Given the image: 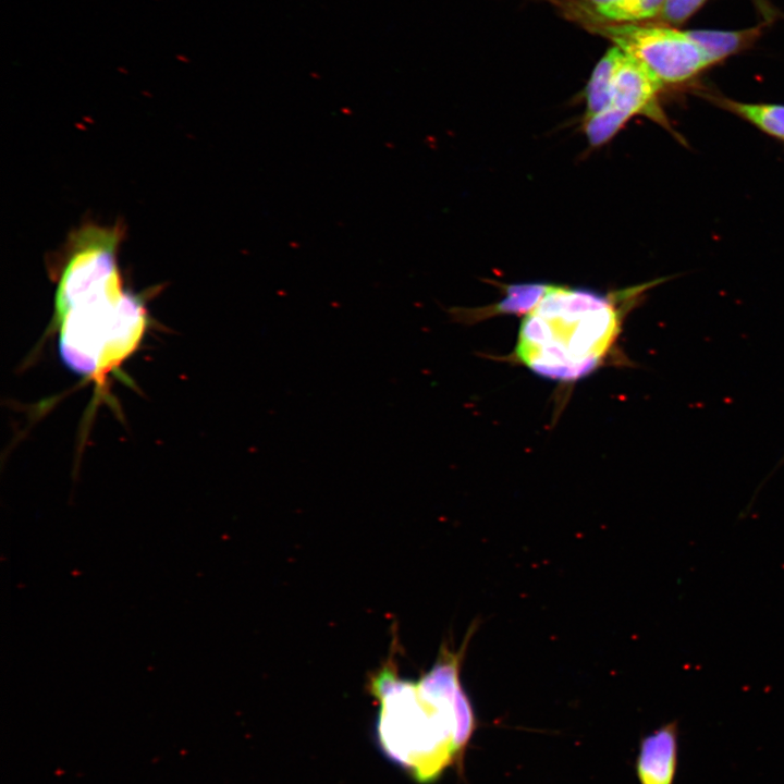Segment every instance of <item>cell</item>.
Wrapping results in <instances>:
<instances>
[{"mask_svg":"<svg viewBox=\"0 0 784 784\" xmlns=\"http://www.w3.org/2000/svg\"><path fill=\"white\" fill-rule=\"evenodd\" d=\"M549 283H515L503 286L504 297L497 304L488 307L481 314L473 315H527L530 313L547 292L551 289Z\"/></svg>","mask_w":784,"mask_h":784,"instance_id":"9","label":"cell"},{"mask_svg":"<svg viewBox=\"0 0 784 784\" xmlns=\"http://www.w3.org/2000/svg\"><path fill=\"white\" fill-rule=\"evenodd\" d=\"M707 0H664L658 15L663 24L678 25L694 15Z\"/></svg>","mask_w":784,"mask_h":784,"instance_id":"13","label":"cell"},{"mask_svg":"<svg viewBox=\"0 0 784 784\" xmlns=\"http://www.w3.org/2000/svg\"><path fill=\"white\" fill-rule=\"evenodd\" d=\"M679 728L667 722L642 737L636 760L640 784H674L678 768Z\"/></svg>","mask_w":784,"mask_h":784,"instance_id":"6","label":"cell"},{"mask_svg":"<svg viewBox=\"0 0 784 784\" xmlns=\"http://www.w3.org/2000/svg\"><path fill=\"white\" fill-rule=\"evenodd\" d=\"M464 644H443L419 678L400 675L394 654L368 674L366 688L378 705L376 738L383 755L420 784L434 782L464 751L476 728L473 706L461 683Z\"/></svg>","mask_w":784,"mask_h":784,"instance_id":"1","label":"cell"},{"mask_svg":"<svg viewBox=\"0 0 784 784\" xmlns=\"http://www.w3.org/2000/svg\"><path fill=\"white\" fill-rule=\"evenodd\" d=\"M664 0H615L599 8L584 27L600 23H640L658 17Z\"/></svg>","mask_w":784,"mask_h":784,"instance_id":"10","label":"cell"},{"mask_svg":"<svg viewBox=\"0 0 784 784\" xmlns=\"http://www.w3.org/2000/svg\"><path fill=\"white\" fill-rule=\"evenodd\" d=\"M686 32L711 62L715 63L752 44L760 35V27L742 30L694 29Z\"/></svg>","mask_w":784,"mask_h":784,"instance_id":"7","label":"cell"},{"mask_svg":"<svg viewBox=\"0 0 784 784\" xmlns=\"http://www.w3.org/2000/svg\"><path fill=\"white\" fill-rule=\"evenodd\" d=\"M654 283L616 294L552 284L522 320L516 358L535 375L558 382L590 375L620 334L623 307Z\"/></svg>","mask_w":784,"mask_h":784,"instance_id":"2","label":"cell"},{"mask_svg":"<svg viewBox=\"0 0 784 784\" xmlns=\"http://www.w3.org/2000/svg\"><path fill=\"white\" fill-rule=\"evenodd\" d=\"M54 321L63 364L75 373L100 380L137 348L147 311L138 295L124 290L120 272L56 296Z\"/></svg>","mask_w":784,"mask_h":784,"instance_id":"3","label":"cell"},{"mask_svg":"<svg viewBox=\"0 0 784 784\" xmlns=\"http://www.w3.org/2000/svg\"><path fill=\"white\" fill-rule=\"evenodd\" d=\"M720 103L769 135L784 139V106L721 99Z\"/></svg>","mask_w":784,"mask_h":784,"instance_id":"11","label":"cell"},{"mask_svg":"<svg viewBox=\"0 0 784 784\" xmlns=\"http://www.w3.org/2000/svg\"><path fill=\"white\" fill-rule=\"evenodd\" d=\"M639 61L661 85L678 84L713 64L687 32L651 23H600L586 26Z\"/></svg>","mask_w":784,"mask_h":784,"instance_id":"4","label":"cell"},{"mask_svg":"<svg viewBox=\"0 0 784 784\" xmlns=\"http://www.w3.org/2000/svg\"><path fill=\"white\" fill-rule=\"evenodd\" d=\"M559 8L566 17L587 24L596 11L615 0H549Z\"/></svg>","mask_w":784,"mask_h":784,"instance_id":"12","label":"cell"},{"mask_svg":"<svg viewBox=\"0 0 784 784\" xmlns=\"http://www.w3.org/2000/svg\"><path fill=\"white\" fill-rule=\"evenodd\" d=\"M661 87L639 61L623 51L616 68L609 107L627 120L642 113L661 122L662 113L656 102V96Z\"/></svg>","mask_w":784,"mask_h":784,"instance_id":"5","label":"cell"},{"mask_svg":"<svg viewBox=\"0 0 784 784\" xmlns=\"http://www.w3.org/2000/svg\"><path fill=\"white\" fill-rule=\"evenodd\" d=\"M622 53L623 51L614 46L596 65L585 90L586 113L584 119L590 118L610 106L614 76Z\"/></svg>","mask_w":784,"mask_h":784,"instance_id":"8","label":"cell"}]
</instances>
